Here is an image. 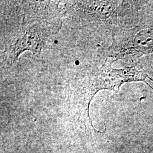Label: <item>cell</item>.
I'll list each match as a JSON object with an SVG mask.
<instances>
[{"mask_svg":"<svg viewBox=\"0 0 153 153\" xmlns=\"http://www.w3.org/2000/svg\"><path fill=\"white\" fill-rule=\"evenodd\" d=\"M114 60L107 59L103 66L92 76L90 81V89L84 103V108L88 110L89 104L94 95L100 90L110 89L118 90L121 85L125 82L142 81L145 82L146 78H150L141 66H131L124 69H116L112 68ZM148 86L153 88L148 85Z\"/></svg>","mask_w":153,"mask_h":153,"instance_id":"6da1fadb","label":"cell"}]
</instances>
